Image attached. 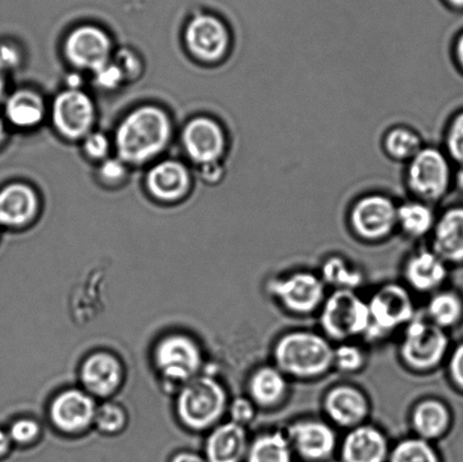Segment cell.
<instances>
[{"mask_svg":"<svg viewBox=\"0 0 463 462\" xmlns=\"http://www.w3.org/2000/svg\"><path fill=\"white\" fill-rule=\"evenodd\" d=\"M171 136V119L163 108L156 106L139 107L131 111L118 127V156L126 165H144L165 151Z\"/></svg>","mask_w":463,"mask_h":462,"instance_id":"1","label":"cell"},{"mask_svg":"<svg viewBox=\"0 0 463 462\" xmlns=\"http://www.w3.org/2000/svg\"><path fill=\"white\" fill-rule=\"evenodd\" d=\"M334 348L325 335L297 330L279 338L272 357L286 377L312 380L334 368Z\"/></svg>","mask_w":463,"mask_h":462,"instance_id":"2","label":"cell"},{"mask_svg":"<svg viewBox=\"0 0 463 462\" xmlns=\"http://www.w3.org/2000/svg\"><path fill=\"white\" fill-rule=\"evenodd\" d=\"M320 325L325 336L338 343L365 337L370 327L367 301L352 289H335L320 307Z\"/></svg>","mask_w":463,"mask_h":462,"instance_id":"3","label":"cell"},{"mask_svg":"<svg viewBox=\"0 0 463 462\" xmlns=\"http://www.w3.org/2000/svg\"><path fill=\"white\" fill-rule=\"evenodd\" d=\"M450 342L446 330L428 318H417L405 327L401 344V357L416 372L437 369L446 359Z\"/></svg>","mask_w":463,"mask_h":462,"instance_id":"4","label":"cell"},{"mask_svg":"<svg viewBox=\"0 0 463 462\" xmlns=\"http://www.w3.org/2000/svg\"><path fill=\"white\" fill-rule=\"evenodd\" d=\"M228 407V393L219 382L210 377L190 380L181 391L178 414L185 427L196 431L219 422Z\"/></svg>","mask_w":463,"mask_h":462,"instance_id":"5","label":"cell"},{"mask_svg":"<svg viewBox=\"0 0 463 462\" xmlns=\"http://www.w3.org/2000/svg\"><path fill=\"white\" fill-rule=\"evenodd\" d=\"M370 327L365 338L380 341L397 329L406 327L416 316L414 301L410 291L401 284L383 285L367 301Z\"/></svg>","mask_w":463,"mask_h":462,"instance_id":"6","label":"cell"},{"mask_svg":"<svg viewBox=\"0 0 463 462\" xmlns=\"http://www.w3.org/2000/svg\"><path fill=\"white\" fill-rule=\"evenodd\" d=\"M406 184L416 199L432 203L446 194L450 165L439 149L424 146L407 163Z\"/></svg>","mask_w":463,"mask_h":462,"instance_id":"7","label":"cell"},{"mask_svg":"<svg viewBox=\"0 0 463 462\" xmlns=\"http://www.w3.org/2000/svg\"><path fill=\"white\" fill-rule=\"evenodd\" d=\"M267 289L284 309L294 315L306 316L320 310L326 297V284L320 275L307 270L271 279Z\"/></svg>","mask_w":463,"mask_h":462,"instance_id":"8","label":"cell"},{"mask_svg":"<svg viewBox=\"0 0 463 462\" xmlns=\"http://www.w3.org/2000/svg\"><path fill=\"white\" fill-rule=\"evenodd\" d=\"M398 205L383 193L358 198L349 212V224L356 237L367 242L387 239L397 229Z\"/></svg>","mask_w":463,"mask_h":462,"instance_id":"9","label":"cell"},{"mask_svg":"<svg viewBox=\"0 0 463 462\" xmlns=\"http://www.w3.org/2000/svg\"><path fill=\"white\" fill-rule=\"evenodd\" d=\"M184 41L190 53L198 61L214 63L228 53L231 34L223 20L213 14L202 13L189 21Z\"/></svg>","mask_w":463,"mask_h":462,"instance_id":"10","label":"cell"},{"mask_svg":"<svg viewBox=\"0 0 463 462\" xmlns=\"http://www.w3.org/2000/svg\"><path fill=\"white\" fill-rule=\"evenodd\" d=\"M63 52L72 66L95 72L111 61L112 41L101 27L80 25L68 34Z\"/></svg>","mask_w":463,"mask_h":462,"instance_id":"11","label":"cell"},{"mask_svg":"<svg viewBox=\"0 0 463 462\" xmlns=\"http://www.w3.org/2000/svg\"><path fill=\"white\" fill-rule=\"evenodd\" d=\"M52 121L54 128L63 137L84 139L90 133L95 121L92 99L81 90H62L53 101Z\"/></svg>","mask_w":463,"mask_h":462,"instance_id":"12","label":"cell"},{"mask_svg":"<svg viewBox=\"0 0 463 462\" xmlns=\"http://www.w3.org/2000/svg\"><path fill=\"white\" fill-rule=\"evenodd\" d=\"M286 436L294 454L306 462H326L338 447L337 433L325 420L307 419L289 425Z\"/></svg>","mask_w":463,"mask_h":462,"instance_id":"13","label":"cell"},{"mask_svg":"<svg viewBox=\"0 0 463 462\" xmlns=\"http://www.w3.org/2000/svg\"><path fill=\"white\" fill-rule=\"evenodd\" d=\"M201 348L184 335H171L163 338L156 348V364L165 378L172 382L192 380L201 369Z\"/></svg>","mask_w":463,"mask_h":462,"instance_id":"14","label":"cell"},{"mask_svg":"<svg viewBox=\"0 0 463 462\" xmlns=\"http://www.w3.org/2000/svg\"><path fill=\"white\" fill-rule=\"evenodd\" d=\"M183 143L187 156L201 165L221 162L228 142L219 122L208 117H197L184 127Z\"/></svg>","mask_w":463,"mask_h":462,"instance_id":"15","label":"cell"},{"mask_svg":"<svg viewBox=\"0 0 463 462\" xmlns=\"http://www.w3.org/2000/svg\"><path fill=\"white\" fill-rule=\"evenodd\" d=\"M324 410L331 424L351 429L365 423L370 402L360 388L338 384L326 392Z\"/></svg>","mask_w":463,"mask_h":462,"instance_id":"16","label":"cell"},{"mask_svg":"<svg viewBox=\"0 0 463 462\" xmlns=\"http://www.w3.org/2000/svg\"><path fill=\"white\" fill-rule=\"evenodd\" d=\"M97 404L92 396L77 389L61 393L53 401L50 416L56 428L65 433H79L94 422Z\"/></svg>","mask_w":463,"mask_h":462,"instance_id":"17","label":"cell"},{"mask_svg":"<svg viewBox=\"0 0 463 462\" xmlns=\"http://www.w3.org/2000/svg\"><path fill=\"white\" fill-rule=\"evenodd\" d=\"M390 450L387 436L379 428L362 424L348 429L340 445L342 462H388Z\"/></svg>","mask_w":463,"mask_h":462,"instance_id":"18","label":"cell"},{"mask_svg":"<svg viewBox=\"0 0 463 462\" xmlns=\"http://www.w3.org/2000/svg\"><path fill=\"white\" fill-rule=\"evenodd\" d=\"M405 279L417 292H437L448 278V264L432 249H423L408 258L403 269Z\"/></svg>","mask_w":463,"mask_h":462,"instance_id":"19","label":"cell"},{"mask_svg":"<svg viewBox=\"0 0 463 462\" xmlns=\"http://www.w3.org/2000/svg\"><path fill=\"white\" fill-rule=\"evenodd\" d=\"M146 185L149 193L158 201L176 202L189 193L192 176L184 163L166 160L149 170Z\"/></svg>","mask_w":463,"mask_h":462,"instance_id":"20","label":"cell"},{"mask_svg":"<svg viewBox=\"0 0 463 462\" xmlns=\"http://www.w3.org/2000/svg\"><path fill=\"white\" fill-rule=\"evenodd\" d=\"M122 374L119 360L107 352L89 356L80 370L81 382L86 391L99 397L110 396L115 392L121 384Z\"/></svg>","mask_w":463,"mask_h":462,"instance_id":"21","label":"cell"},{"mask_svg":"<svg viewBox=\"0 0 463 462\" xmlns=\"http://www.w3.org/2000/svg\"><path fill=\"white\" fill-rule=\"evenodd\" d=\"M39 197L34 189L24 184H13L0 192V225L23 228L35 219Z\"/></svg>","mask_w":463,"mask_h":462,"instance_id":"22","label":"cell"},{"mask_svg":"<svg viewBox=\"0 0 463 462\" xmlns=\"http://www.w3.org/2000/svg\"><path fill=\"white\" fill-rule=\"evenodd\" d=\"M249 446L247 429L230 420L216 428L208 438L206 459L208 462H245Z\"/></svg>","mask_w":463,"mask_h":462,"instance_id":"23","label":"cell"},{"mask_svg":"<svg viewBox=\"0 0 463 462\" xmlns=\"http://www.w3.org/2000/svg\"><path fill=\"white\" fill-rule=\"evenodd\" d=\"M432 250L447 264H463V208L448 210L433 229Z\"/></svg>","mask_w":463,"mask_h":462,"instance_id":"24","label":"cell"},{"mask_svg":"<svg viewBox=\"0 0 463 462\" xmlns=\"http://www.w3.org/2000/svg\"><path fill=\"white\" fill-rule=\"evenodd\" d=\"M249 395L257 407L275 409L288 396V380L275 365H262L250 377Z\"/></svg>","mask_w":463,"mask_h":462,"instance_id":"25","label":"cell"},{"mask_svg":"<svg viewBox=\"0 0 463 462\" xmlns=\"http://www.w3.org/2000/svg\"><path fill=\"white\" fill-rule=\"evenodd\" d=\"M452 424V414L446 402L438 398H426L416 404L411 413V425L416 437L432 442L446 436Z\"/></svg>","mask_w":463,"mask_h":462,"instance_id":"26","label":"cell"},{"mask_svg":"<svg viewBox=\"0 0 463 462\" xmlns=\"http://www.w3.org/2000/svg\"><path fill=\"white\" fill-rule=\"evenodd\" d=\"M437 220L438 217L430 203L414 198L398 205L397 228L407 237L420 239L432 233Z\"/></svg>","mask_w":463,"mask_h":462,"instance_id":"27","label":"cell"},{"mask_svg":"<svg viewBox=\"0 0 463 462\" xmlns=\"http://www.w3.org/2000/svg\"><path fill=\"white\" fill-rule=\"evenodd\" d=\"M5 113L8 121L18 128H33L43 120L44 102L33 90H17L7 99Z\"/></svg>","mask_w":463,"mask_h":462,"instance_id":"28","label":"cell"},{"mask_svg":"<svg viewBox=\"0 0 463 462\" xmlns=\"http://www.w3.org/2000/svg\"><path fill=\"white\" fill-rule=\"evenodd\" d=\"M293 455L286 433L265 432L250 442L245 462H293Z\"/></svg>","mask_w":463,"mask_h":462,"instance_id":"29","label":"cell"},{"mask_svg":"<svg viewBox=\"0 0 463 462\" xmlns=\"http://www.w3.org/2000/svg\"><path fill=\"white\" fill-rule=\"evenodd\" d=\"M426 318L439 328L456 327L463 319V298L455 291H437L428 303Z\"/></svg>","mask_w":463,"mask_h":462,"instance_id":"30","label":"cell"},{"mask_svg":"<svg viewBox=\"0 0 463 462\" xmlns=\"http://www.w3.org/2000/svg\"><path fill=\"white\" fill-rule=\"evenodd\" d=\"M423 147L420 134L410 127H392L384 135V152L392 161L408 163Z\"/></svg>","mask_w":463,"mask_h":462,"instance_id":"31","label":"cell"},{"mask_svg":"<svg viewBox=\"0 0 463 462\" xmlns=\"http://www.w3.org/2000/svg\"><path fill=\"white\" fill-rule=\"evenodd\" d=\"M320 278L324 283L335 289H352L356 291L364 278L362 271L349 264L343 257L333 256L326 259L321 266Z\"/></svg>","mask_w":463,"mask_h":462,"instance_id":"32","label":"cell"},{"mask_svg":"<svg viewBox=\"0 0 463 462\" xmlns=\"http://www.w3.org/2000/svg\"><path fill=\"white\" fill-rule=\"evenodd\" d=\"M388 462H441L432 442L419 437L407 438L390 450Z\"/></svg>","mask_w":463,"mask_h":462,"instance_id":"33","label":"cell"},{"mask_svg":"<svg viewBox=\"0 0 463 462\" xmlns=\"http://www.w3.org/2000/svg\"><path fill=\"white\" fill-rule=\"evenodd\" d=\"M365 352L349 342L338 343L334 348V368L343 373H356L364 368Z\"/></svg>","mask_w":463,"mask_h":462,"instance_id":"34","label":"cell"},{"mask_svg":"<svg viewBox=\"0 0 463 462\" xmlns=\"http://www.w3.org/2000/svg\"><path fill=\"white\" fill-rule=\"evenodd\" d=\"M127 416L119 405L107 402L97 410L94 422L99 431L107 434L120 432L125 428Z\"/></svg>","mask_w":463,"mask_h":462,"instance_id":"35","label":"cell"},{"mask_svg":"<svg viewBox=\"0 0 463 462\" xmlns=\"http://www.w3.org/2000/svg\"><path fill=\"white\" fill-rule=\"evenodd\" d=\"M9 438L18 446H27L33 443L40 434L39 424L31 419H18L14 420L8 429Z\"/></svg>","mask_w":463,"mask_h":462,"instance_id":"36","label":"cell"},{"mask_svg":"<svg viewBox=\"0 0 463 462\" xmlns=\"http://www.w3.org/2000/svg\"><path fill=\"white\" fill-rule=\"evenodd\" d=\"M257 406L250 398H236L230 405L232 422L247 427L256 418Z\"/></svg>","mask_w":463,"mask_h":462,"instance_id":"37","label":"cell"},{"mask_svg":"<svg viewBox=\"0 0 463 462\" xmlns=\"http://www.w3.org/2000/svg\"><path fill=\"white\" fill-rule=\"evenodd\" d=\"M84 151L92 160L104 161L110 151V142L103 133L90 131L84 138Z\"/></svg>","mask_w":463,"mask_h":462,"instance_id":"38","label":"cell"},{"mask_svg":"<svg viewBox=\"0 0 463 462\" xmlns=\"http://www.w3.org/2000/svg\"><path fill=\"white\" fill-rule=\"evenodd\" d=\"M99 178L109 184L124 181L127 175L126 163L120 158H106L99 169Z\"/></svg>","mask_w":463,"mask_h":462,"instance_id":"39","label":"cell"},{"mask_svg":"<svg viewBox=\"0 0 463 462\" xmlns=\"http://www.w3.org/2000/svg\"><path fill=\"white\" fill-rule=\"evenodd\" d=\"M447 146L451 156L463 163V113L453 120L449 128Z\"/></svg>","mask_w":463,"mask_h":462,"instance_id":"40","label":"cell"},{"mask_svg":"<svg viewBox=\"0 0 463 462\" xmlns=\"http://www.w3.org/2000/svg\"><path fill=\"white\" fill-rule=\"evenodd\" d=\"M95 81L99 88L104 90H116L119 88L122 81L126 80L124 74L115 62H109L108 65L94 72Z\"/></svg>","mask_w":463,"mask_h":462,"instance_id":"41","label":"cell"},{"mask_svg":"<svg viewBox=\"0 0 463 462\" xmlns=\"http://www.w3.org/2000/svg\"><path fill=\"white\" fill-rule=\"evenodd\" d=\"M116 65L120 68L122 74L126 80L135 79L140 72V61H138L136 53L129 52V50H121L118 53Z\"/></svg>","mask_w":463,"mask_h":462,"instance_id":"42","label":"cell"},{"mask_svg":"<svg viewBox=\"0 0 463 462\" xmlns=\"http://www.w3.org/2000/svg\"><path fill=\"white\" fill-rule=\"evenodd\" d=\"M448 369L453 384L463 391V343L459 344L451 353Z\"/></svg>","mask_w":463,"mask_h":462,"instance_id":"43","label":"cell"},{"mask_svg":"<svg viewBox=\"0 0 463 462\" xmlns=\"http://www.w3.org/2000/svg\"><path fill=\"white\" fill-rule=\"evenodd\" d=\"M21 62V54L18 50L13 45L2 44L0 45V68L7 71L18 66Z\"/></svg>","mask_w":463,"mask_h":462,"instance_id":"44","label":"cell"},{"mask_svg":"<svg viewBox=\"0 0 463 462\" xmlns=\"http://www.w3.org/2000/svg\"><path fill=\"white\" fill-rule=\"evenodd\" d=\"M203 178L208 183H217L224 174L223 166L220 162L211 163V165H202Z\"/></svg>","mask_w":463,"mask_h":462,"instance_id":"45","label":"cell"},{"mask_svg":"<svg viewBox=\"0 0 463 462\" xmlns=\"http://www.w3.org/2000/svg\"><path fill=\"white\" fill-rule=\"evenodd\" d=\"M170 462H208L202 456L194 454V452L183 451L172 457Z\"/></svg>","mask_w":463,"mask_h":462,"instance_id":"46","label":"cell"},{"mask_svg":"<svg viewBox=\"0 0 463 462\" xmlns=\"http://www.w3.org/2000/svg\"><path fill=\"white\" fill-rule=\"evenodd\" d=\"M13 442L7 431L0 428V459L5 458L12 449Z\"/></svg>","mask_w":463,"mask_h":462,"instance_id":"47","label":"cell"},{"mask_svg":"<svg viewBox=\"0 0 463 462\" xmlns=\"http://www.w3.org/2000/svg\"><path fill=\"white\" fill-rule=\"evenodd\" d=\"M457 52H458V57H459L460 61L463 66V35L461 36L459 42H458Z\"/></svg>","mask_w":463,"mask_h":462,"instance_id":"48","label":"cell"},{"mask_svg":"<svg viewBox=\"0 0 463 462\" xmlns=\"http://www.w3.org/2000/svg\"><path fill=\"white\" fill-rule=\"evenodd\" d=\"M5 92V76L4 71L0 68V99L3 98Z\"/></svg>","mask_w":463,"mask_h":462,"instance_id":"49","label":"cell"},{"mask_svg":"<svg viewBox=\"0 0 463 462\" xmlns=\"http://www.w3.org/2000/svg\"><path fill=\"white\" fill-rule=\"evenodd\" d=\"M448 4H450L453 7L461 8L463 7V0H446Z\"/></svg>","mask_w":463,"mask_h":462,"instance_id":"50","label":"cell"},{"mask_svg":"<svg viewBox=\"0 0 463 462\" xmlns=\"http://www.w3.org/2000/svg\"><path fill=\"white\" fill-rule=\"evenodd\" d=\"M457 184L459 185V188L463 192V169L459 171V174L457 175Z\"/></svg>","mask_w":463,"mask_h":462,"instance_id":"51","label":"cell"},{"mask_svg":"<svg viewBox=\"0 0 463 462\" xmlns=\"http://www.w3.org/2000/svg\"><path fill=\"white\" fill-rule=\"evenodd\" d=\"M5 135H6V130H5V125L3 120L0 119V143L3 142Z\"/></svg>","mask_w":463,"mask_h":462,"instance_id":"52","label":"cell"}]
</instances>
